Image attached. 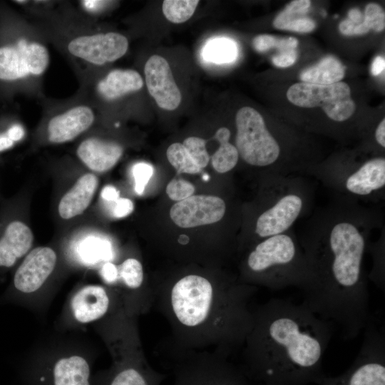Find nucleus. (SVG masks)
I'll return each instance as SVG.
<instances>
[{"label": "nucleus", "mask_w": 385, "mask_h": 385, "mask_svg": "<svg viewBox=\"0 0 385 385\" xmlns=\"http://www.w3.org/2000/svg\"><path fill=\"white\" fill-rule=\"evenodd\" d=\"M14 145V142L9 137L2 135L0 136V151L11 148Z\"/></svg>", "instance_id": "a18cd8bd"}, {"label": "nucleus", "mask_w": 385, "mask_h": 385, "mask_svg": "<svg viewBox=\"0 0 385 385\" xmlns=\"http://www.w3.org/2000/svg\"><path fill=\"white\" fill-rule=\"evenodd\" d=\"M267 176L263 206L254 224L257 242L289 231L309 210L313 198L312 188L299 176Z\"/></svg>", "instance_id": "423d86ee"}, {"label": "nucleus", "mask_w": 385, "mask_h": 385, "mask_svg": "<svg viewBox=\"0 0 385 385\" xmlns=\"http://www.w3.org/2000/svg\"><path fill=\"white\" fill-rule=\"evenodd\" d=\"M338 193L337 197L360 203L382 200L385 188V158L376 157L356 168L313 174Z\"/></svg>", "instance_id": "6e6552de"}, {"label": "nucleus", "mask_w": 385, "mask_h": 385, "mask_svg": "<svg viewBox=\"0 0 385 385\" xmlns=\"http://www.w3.org/2000/svg\"><path fill=\"white\" fill-rule=\"evenodd\" d=\"M297 58V53L295 49L279 51L272 56L273 64L279 68H286L293 65Z\"/></svg>", "instance_id": "c9c22d12"}, {"label": "nucleus", "mask_w": 385, "mask_h": 385, "mask_svg": "<svg viewBox=\"0 0 385 385\" xmlns=\"http://www.w3.org/2000/svg\"><path fill=\"white\" fill-rule=\"evenodd\" d=\"M98 185V179L94 174L81 175L59 202L61 217L68 220L82 214L91 204Z\"/></svg>", "instance_id": "4be33fe9"}, {"label": "nucleus", "mask_w": 385, "mask_h": 385, "mask_svg": "<svg viewBox=\"0 0 385 385\" xmlns=\"http://www.w3.org/2000/svg\"><path fill=\"white\" fill-rule=\"evenodd\" d=\"M287 99L302 108L321 107L332 120L342 122L355 111L349 86L344 82L330 85L297 83L287 91Z\"/></svg>", "instance_id": "9b49d317"}, {"label": "nucleus", "mask_w": 385, "mask_h": 385, "mask_svg": "<svg viewBox=\"0 0 385 385\" xmlns=\"http://www.w3.org/2000/svg\"><path fill=\"white\" fill-rule=\"evenodd\" d=\"M123 152L120 144L97 138L83 140L77 149V155L82 163L97 173L111 169L119 160Z\"/></svg>", "instance_id": "412c9836"}, {"label": "nucleus", "mask_w": 385, "mask_h": 385, "mask_svg": "<svg viewBox=\"0 0 385 385\" xmlns=\"http://www.w3.org/2000/svg\"><path fill=\"white\" fill-rule=\"evenodd\" d=\"M183 146L195 163L201 169L205 168L210 160V155L206 150V141L198 137H189L183 143Z\"/></svg>", "instance_id": "7c9ffc66"}, {"label": "nucleus", "mask_w": 385, "mask_h": 385, "mask_svg": "<svg viewBox=\"0 0 385 385\" xmlns=\"http://www.w3.org/2000/svg\"><path fill=\"white\" fill-rule=\"evenodd\" d=\"M382 222L376 209L337 197L317 211L299 239L309 272L302 303L344 339L357 337L371 319L364 262Z\"/></svg>", "instance_id": "f257e3e1"}, {"label": "nucleus", "mask_w": 385, "mask_h": 385, "mask_svg": "<svg viewBox=\"0 0 385 385\" xmlns=\"http://www.w3.org/2000/svg\"><path fill=\"white\" fill-rule=\"evenodd\" d=\"M101 196L105 200L115 202L120 198V192L116 188L109 185L102 189Z\"/></svg>", "instance_id": "4c0bfd02"}, {"label": "nucleus", "mask_w": 385, "mask_h": 385, "mask_svg": "<svg viewBox=\"0 0 385 385\" xmlns=\"http://www.w3.org/2000/svg\"><path fill=\"white\" fill-rule=\"evenodd\" d=\"M332 327L303 303L271 298L255 309L242 368L262 385L319 384Z\"/></svg>", "instance_id": "7ed1b4c3"}, {"label": "nucleus", "mask_w": 385, "mask_h": 385, "mask_svg": "<svg viewBox=\"0 0 385 385\" xmlns=\"http://www.w3.org/2000/svg\"><path fill=\"white\" fill-rule=\"evenodd\" d=\"M298 40L294 37L278 38L274 36L262 34L257 36L252 41L254 48L260 53L277 48L279 51L293 50L297 48Z\"/></svg>", "instance_id": "c756f323"}, {"label": "nucleus", "mask_w": 385, "mask_h": 385, "mask_svg": "<svg viewBox=\"0 0 385 385\" xmlns=\"http://www.w3.org/2000/svg\"><path fill=\"white\" fill-rule=\"evenodd\" d=\"M105 3L106 2L103 1H83V5L86 9L95 11L99 10Z\"/></svg>", "instance_id": "c03bdc74"}, {"label": "nucleus", "mask_w": 385, "mask_h": 385, "mask_svg": "<svg viewBox=\"0 0 385 385\" xmlns=\"http://www.w3.org/2000/svg\"><path fill=\"white\" fill-rule=\"evenodd\" d=\"M157 353L171 372L170 385H251L242 366L222 353L183 348L168 337L158 344Z\"/></svg>", "instance_id": "39448f33"}, {"label": "nucleus", "mask_w": 385, "mask_h": 385, "mask_svg": "<svg viewBox=\"0 0 385 385\" xmlns=\"http://www.w3.org/2000/svg\"><path fill=\"white\" fill-rule=\"evenodd\" d=\"M237 53L236 43L226 37H216L209 40L205 44L202 53L205 61L217 64L232 62Z\"/></svg>", "instance_id": "a878e982"}, {"label": "nucleus", "mask_w": 385, "mask_h": 385, "mask_svg": "<svg viewBox=\"0 0 385 385\" xmlns=\"http://www.w3.org/2000/svg\"><path fill=\"white\" fill-rule=\"evenodd\" d=\"M143 81L138 72L131 69H115L99 81L98 91L107 100H115L141 89Z\"/></svg>", "instance_id": "5701e85b"}, {"label": "nucleus", "mask_w": 385, "mask_h": 385, "mask_svg": "<svg viewBox=\"0 0 385 385\" xmlns=\"http://www.w3.org/2000/svg\"><path fill=\"white\" fill-rule=\"evenodd\" d=\"M47 48L24 38L0 43V83H14L31 75H40L48 67Z\"/></svg>", "instance_id": "f8f14e48"}, {"label": "nucleus", "mask_w": 385, "mask_h": 385, "mask_svg": "<svg viewBox=\"0 0 385 385\" xmlns=\"http://www.w3.org/2000/svg\"><path fill=\"white\" fill-rule=\"evenodd\" d=\"M198 4L197 0H165L163 2V13L169 21L181 24L193 15Z\"/></svg>", "instance_id": "bb28decb"}, {"label": "nucleus", "mask_w": 385, "mask_h": 385, "mask_svg": "<svg viewBox=\"0 0 385 385\" xmlns=\"http://www.w3.org/2000/svg\"><path fill=\"white\" fill-rule=\"evenodd\" d=\"M363 22L376 32L382 31L385 28V14L382 8L376 4L366 5L363 15Z\"/></svg>", "instance_id": "473e14b6"}, {"label": "nucleus", "mask_w": 385, "mask_h": 385, "mask_svg": "<svg viewBox=\"0 0 385 385\" xmlns=\"http://www.w3.org/2000/svg\"><path fill=\"white\" fill-rule=\"evenodd\" d=\"M128 323L126 334L113 369L105 376L103 385H161L168 374L155 369L141 349L133 325Z\"/></svg>", "instance_id": "9d476101"}, {"label": "nucleus", "mask_w": 385, "mask_h": 385, "mask_svg": "<svg viewBox=\"0 0 385 385\" xmlns=\"http://www.w3.org/2000/svg\"><path fill=\"white\" fill-rule=\"evenodd\" d=\"M230 135V130L227 128L222 127L216 131L215 138L218 142L229 141Z\"/></svg>", "instance_id": "79ce46f5"}, {"label": "nucleus", "mask_w": 385, "mask_h": 385, "mask_svg": "<svg viewBox=\"0 0 385 385\" xmlns=\"http://www.w3.org/2000/svg\"><path fill=\"white\" fill-rule=\"evenodd\" d=\"M240 279L272 290L296 287L304 290L309 280L305 256L291 230L261 240L245 255Z\"/></svg>", "instance_id": "20e7f679"}, {"label": "nucleus", "mask_w": 385, "mask_h": 385, "mask_svg": "<svg viewBox=\"0 0 385 385\" xmlns=\"http://www.w3.org/2000/svg\"><path fill=\"white\" fill-rule=\"evenodd\" d=\"M235 124L239 156L251 166L270 170V175H284L280 167L281 146L262 115L251 107H242L237 112Z\"/></svg>", "instance_id": "0eeeda50"}, {"label": "nucleus", "mask_w": 385, "mask_h": 385, "mask_svg": "<svg viewBox=\"0 0 385 385\" xmlns=\"http://www.w3.org/2000/svg\"><path fill=\"white\" fill-rule=\"evenodd\" d=\"M361 346L351 366L320 385H385V334L372 319L364 329Z\"/></svg>", "instance_id": "1a4fd4ad"}, {"label": "nucleus", "mask_w": 385, "mask_h": 385, "mask_svg": "<svg viewBox=\"0 0 385 385\" xmlns=\"http://www.w3.org/2000/svg\"><path fill=\"white\" fill-rule=\"evenodd\" d=\"M344 76V67L336 58L328 56L317 64L303 70L299 76L304 83L330 85L340 82Z\"/></svg>", "instance_id": "393cba45"}, {"label": "nucleus", "mask_w": 385, "mask_h": 385, "mask_svg": "<svg viewBox=\"0 0 385 385\" xmlns=\"http://www.w3.org/2000/svg\"><path fill=\"white\" fill-rule=\"evenodd\" d=\"M153 167L145 162L135 163L132 168V174L134 179V189L138 195L144 192V190L150 179L153 175Z\"/></svg>", "instance_id": "2f4dec72"}, {"label": "nucleus", "mask_w": 385, "mask_h": 385, "mask_svg": "<svg viewBox=\"0 0 385 385\" xmlns=\"http://www.w3.org/2000/svg\"><path fill=\"white\" fill-rule=\"evenodd\" d=\"M115 205L113 208V216L116 218H123L129 215L134 209V205L128 198H118L114 202Z\"/></svg>", "instance_id": "e433bc0d"}, {"label": "nucleus", "mask_w": 385, "mask_h": 385, "mask_svg": "<svg viewBox=\"0 0 385 385\" xmlns=\"http://www.w3.org/2000/svg\"><path fill=\"white\" fill-rule=\"evenodd\" d=\"M202 178L205 181H207L210 179V177L207 174H204Z\"/></svg>", "instance_id": "49530a36"}, {"label": "nucleus", "mask_w": 385, "mask_h": 385, "mask_svg": "<svg viewBox=\"0 0 385 385\" xmlns=\"http://www.w3.org/2000/svg\"><path fill=\"white\" fill-rule=\"evenodd\" d=\"M56 260V254L51 247L34 248L16 269L12 282L14 289L22 294L38 290L53 271Z\"/></svg>", "instance_id": "2eb2a0df"}, {"label": "nucleus", "mask_w": 385, "mask_h": 385, "mask_svg": "<svg viewBox=\"0 0 385 385\" xmlns=\"http://www.w3.org/2000/svg\"><path fill=\"white\" fill-rule=\"evenodd\" d=\"M311 2L309 0H295L288 4L274 19V28L298 33L311 32L316 24L311 19L304 16Z\"/></svg>", "instance_id": "b1692460"}, {"label": "nucleus", "mask_w": 385, "mask_h": 385, "mask_svg": "<svg viewBox=\"0 0 385 385\" xmlns=\"http://www.w3.org/2000/svg\"><path fill=\"white\" fill-rule=\"evenodd\" d=\"M111 297L100 285H88L81 289L72 298L71 309L75 319L88 323L102 318L111 307Z\"/></svg>", "instance_id": "aec40b11"}, {"label": "nucleus", "mask_w": 385, "mask_h": 385, "mask_svg": "<svg viewBox=\"0 0 385 385\" xmlns=\"http://www.w3.org/2000/svg\"><path fill=\"white\" fill-rule=\"evenodd\" d=\"M92 110L85 106L74 107L52 118L48 125V140L53 143L71 141L93 123Z\"/></svg>", "instance_id": "6ab92c4d"}, {"label": "nucleus", "mask_w": 385, "mask_h": 385, "mask_svg": "<svg viewBox=\"0 0 385 385\" xmlns=\"http://www.w3.org/2000/svg\"><path fill=\"white\" fill-rule=\"evenodd\" d=\"M363 14L356 8L351 9L348 11V19L355 24H359L363 21Z\"/></svg>", "instance_id": "37998d69"}, {"label": "nucleus", "mask_w": 385, "mask_h": 385, "mask_svg": "<svg viewBox=\"0 0 385 385\" xmlns=\"http://www.w3.org/2000/svg\"><path fill=\"white\" fill-rule=\"evenodd\" d=\"M226 212L225 202L215 195H192L177 202L170 208V216L183 228L215 223L222 219Z\"/></svg>", "instance_id": "ddd939ff"}, {"label": "nucleus", "mask_w": 385, "mask_h": 385, "mask_svg": "<svg viewBox=\"0 0 385 385\" xmlns=\"http://www.w3.org/2000/svg\"><path fill=\"white\" fill-rule=\"evenodd\" d=\"M24 135V130L20 125H14L7 131V136L13 142L21 140Z\"/></svg>", "instance_id": "58836bf2"}, {"label": "nucleus", "mask_w": 385, "mask_h": 385, "mask_svg": "<svg viewBox=\"0 0 385 385\" xmlns=\"http://www.w3.org/2000/svg\"><path fill=\"white\" fill-rule=\"evenodd\" d=\"M144 73L148 91L157 105L164 110H175L182 96L168 61L153 55L146 61Z\"/></svg>", "instance_id": "dca6fc26"}, {"label": "nucleus", "mask_w": 385, "mask_h": 385, "mask_svg": "<svg viewBox=\"0 0 385 385\" xmlns=\"http://www.w3.org/2000/svg\"><path fill=\"white\" fill-rule=\"evenodd\" d=\"M195 191L194 185L183 179H173L166 187V193L173 200L182 201L192 195Z\"/></svg>", "instance_id": "72a5a7b5"}, {"label": "nucleus", "mask_w": 385, "mask_h": 385, "mask_svg": "<svg viewBox=\"0 0 385 385\" xmlns=\"http://www.w3.org/2000/svg\"><path fill=\"white\" fill-rule=\"evenodd\" d=\"M128 47L127 38L115 32L98 34L75 38L68 43V51L74 56L95 65H103L121 58Z\"/></svg>", "instance_id": "4468645a"}, {"label": "nucleus", "mask_w": 385, "mask_h": 385, "mask_svg": "<svg viewBox=\"0 0 385 385\" xmlns=\"http://www.w3.org/2000/svg\"><path fill=\"white\" fill-rule=\"evenodd\" d=\"M87 360L78 355L62 357L50 369L37 375L36 385H91Z\"/></svg>", "instance_id": "a211bd4d"}, {"label": "nucleus", "mask_w": 385, "mask_h": 385, "mask_svg": "<svg viewBox=\"0 0 385 385\" xmlns=\"http://www.w3.org/2000/svg\"><path fill=\"white\" fill-rule=\"evenodd\" d=\"M166 155L169 163L174 167L178 173L196 174L202 170L195 163L181 143L171 144L167 149Z\"/></svg>", "instance_id": "cd10ccee"}, {"label": "nucleus", "mask_w": 385, "mask_h": 385, "mask_svg": "<svg viewBox=\"0 0 385 385\" xmlns=\"http://www.w3.org/2000/svg\"><path fill=\"white\" fill-rule=\"evenodd\" d=\"M100 275L106 284H116L119 279L118 265L111 262H105L101 267Z\"/></svg>", "instance_id": "f704fd0d"}, {"label": "nucleus", "mask_w": 385, "mask_h": 385, "mask_svg": "<svg viewBox=\"0 0 385 385\" xmlns=\"http://www.w3.org/2000/svg\"><path fill=\"white\" fill-rule=\"evenodd\" d=\"M151 287L153 307L177 345L230 356L242 348L254 324L256 287L224 274L189 272Z\"/></svg>", "instance_id": "f03ea898"}, {"label": "nucleus", "mask_w": 385, "mask_h": 385, "mask_svg": "<svg viewBox=\"0 0 385 385\" xmlns=\"http://www.w3.org/2000/svg\"><path fill=\"white\" fill-rule=\"evenodd\" d=\"M385 68L384 58L380 56H376L372 62L371 72L373 76L381 73Z\"/></svg>", "instance_id": "a19ab883"}, {"label": "nucleus", "mask_w": 385, "mask_h": 385, "mask_svg": "<svg viewBox=\"0 0 385 385\" xmlns=\"http://www.w3.org/2000/svg\"><path fill=\"white\" fill-rule=\"evenodd\" d=\"M220 146L211 157L213 168L219 173L232 170L238 163L239 153L235 145L229 141L219 142Z\"/></svg>", "instance_id": "c85d7f7f"}, {"label": "nucleus", "mask_w": 385, "mask_h": 385, "mask_svg": "<svg viewBox=\"0 0 385 385\" xmlns=\"http://www.w3.org/2000/svg\"><path fill=\"white\" fill-rule=\"evenodd\" d=\"M0 225V269H9L31 249L34 235L30 227L18 219Z\"/></svg>", "instance_id": "f3484780"}, {"label": "nucleus", "mask_w": 385, "mask_h": 385, "mask_svg": "<svg viewBox=\"0 0 385 385\" xmlns=\"http://www.w3.org/2000/svg\"><path fill=\"white\" fill-rule=\"evenodd\" d=\"M375 139L381 147H385V119L384 118L378 125L375 130Z\"/></svg>", "instance_id": "ea45409f"}]
</instances>
